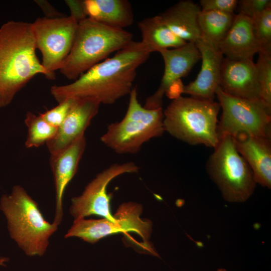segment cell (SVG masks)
Returning <instances> with one entry per match:
<instances>
[{"instance_id": "obj_4", "label": "cell", "mask_w": 271, "mask_h": 271, "mask_svg": "<svg viewBox=\"0 0 271 271\" xmlns=\"http://www.w3.org/2000/svg\"><path fill=\"white\" fill-rule=\"evenodd\" d=\"M132 38V34L124 29L86 18L78 22L72 48L59 70L67 79L74 81L111 53L124 48Z\"/></svg>"}, {"instance_id": "obj_15", "label": "cell", "mask_w": 271, "mask_h": 271, "mask_svg": "<svg viewBox=\"0 0 271 271\" xmlns=\"http://www.w3.org/2000/svg\"><path fill=\"white\" fill-rule=\"evenodd\" d=\"M86 146L85 136L62 151L50 155V165L55 187V209L53 223L59 226L63 217L65 190L75 175Z\"/></svg>"}, {"instance_id": "obj_12", "label": "cell", "mask_w": 271, "mask_h": 271, "mask_svg": "<svg viewBox=\"0 0 271 271\" xmlns=\"http://www.w3.org/2000/svg\"><path fill=\"white\" fill-rule=\"evenodd\" d=\"M164 62V72L157 90L146 100L144 107L149 109L162 108L163 98L174 82L187 75L201 59L195 43L188 42L177 48L168 49L159 52Z\"/></svg>"}, {"instance_id": "obj_31", "label": "cell", "mask_w": 271, "mask_h": 271, "mask_svg": "<svg viewBox=\"0 0 271 271\" xmlns=\"http://www.w3.org/2000/svg\"><path fill=\"white\" fill-rule=\"evenodd\" d=\"M184 87V85L181 79H179L170 85L166 91L165 95L173 100L176 99L181 96Z\"/></svg>"}, {"instance_id": "obj_16", "label": "cell", "mask_w": 271, "mask_h": 271, "mask_svg": "<svg viewBox=\"0 0 271 271\" xmlns=\"http://www.w3.org/2000/svg\"><path fill=\"white\" fill-rule=\"evenodd\" d=\"M195 45L201 55V68L196 79L184 85L183 93L199 99L214 100L216 91L219 86L223 55L219 50L200 40Z\"/></svg>"}, {"instance_id": "obj_18", "label": "cell", "mask_w": 271, "mask_h": 271, "mask_svg": "<svg viewBox=\"0 0 271 271\" xmlns=\"http://www.w3.org/2000/svg\"><path fill=\"white\" fill-rule=\"evenodd\" d=\"M260 50L252 20L240 13L235 15L230 29L219 45L220 52L228 59L240 60L253 58Z\"/></svg>"}, {"instance_id": "obj_5", "label": "cell", "mask_w": 271, "mask_h": 271, "mask_svg": "<svg viewBox=\"0 0 271 271\" xmlns=\"http://www.w3.org/2000/svg\"><path fill=\"white\" fill-rule=\"evenodd\" d=\"M220 108L214 100L180 96L163 110L165 131L188 144L214 148L219 140L217 127Z\"/></svg>"}, {"instance_id": "obj_20", "label": "cell", "mask_w": 271, "mask_h": 271, "mask_svg": "<svg viewBox=\"0 0 271 271\" xmlns=\"http://www.w3.org/2000/svg\"><path fill=\"white\" fill-rule=\"evenodd\" d=\"M87 18L105 25L117 28L131 26L134 15L127 0H83Z\"/></svg>"}, {"instance_id": "obj_23", "label": "cell", "mask_w": 271, "mask_h": 271, "mask_svg": "<svg viewBox=\"0 0 271 271\" xmlns=\"http://www.w3.org/2000/svg\"><path fill=\"white\" fill-rule=\"evenodd\" d=\"M28 134L25 143L27 148H38L46 144L56 134L58 128L52 126L39 115L28 111L25 118Z\"/></svg>"}, {"instance_id": "obj_26", "label": "cell", "mask_w": 271, "mask_h": 271, "mask_svg": "<svg viewBox=\"0 0 271 271\" xmlns=\"http://www.w3.org/2000/svg\"><path fill=\"white\" fill-rule=\"evenodd\" d=\"M74 102L69 98L60 102L55 107L40 114L42 118L49 124L58 128L68 114Z\"/></svg>"}, {"instance_id": "obj_6", "label": "cell", "mask_w": 271, "mask_h": 271, "mask_svg": "<svg viewBox=\"0 0 271 271\" xmlns=\"http://www.w3.org/2000/svg\"><path fill=\"white\" fill-rule=\"evenodd\" d=\"M162 108L149 109L139 103L137 90L133 87L125 116L111 123L100 137L102 143L118 154H136L151 139L165 132Z\"/></svg>"}, {"instance_id": "obj_24", "label": "cell", "mask_w": 271, "mask_h": 271, "mask_svg": "<svg viewBox=\"0 0 271 271\" xmlns=\"http://www.w3.org/2000/svg\"><path fill=\"white\" fill-rule=\"evenodd\" d=\"M255 63L260 99L271 111V53L259 52Z\"/></svg>"}, {"instance_id": "obj_10", "label": "cell", "mask_w": 271, "mask_h": 271, "mask_svg": "<svg viewBox=\"0 0 271 271\" xmlns=\"http://www.w3.org/2000/svg\"><path fill=\"white\" fill-rule=\"evenodd\" d=\"M142 212L141 204L133 202L123 203L113 215L115 221L105 218H82L74 220L65 238L78 237L93 244L110 234L132 232L140 235L144 243L148 244L152 231V223L149 220L141 218Z\"/></svg>"}, {"instance_id": "obj_33", "label": "cell", "mask_w": 271, "mask_h": 271, "mask_svg": "<svg viewBox=\"0 0 271 271\" xmlns=\"http://www.w3.org/2000/svg\"><path fill=\"white\" fill-rule=\"evenodd\" d=\"M216 271H228L227 269L223 268H218Z\"/></svg>"}, {"instance_id": "obj_25", "label": "cell", "mask_w": 271, "mask_h": 271, "mask_svg": "<svg viewBox=\"0 0 271 271\" xmlns=\"http://www.w3.org/2000/svg\"><path fill=\"white\" fill-rule=\"evenodd\" d=\"M251 20L259 52L271 53V5Z\"/></svg>"}, {"instance_id": "obj_28", "label": "cell", "mask_w": 271, "mask_h": 271, "mask_svg": "<svg viewBox=\"0 0 271 271\" xmlns=\"http://www.w3.org/2000/svg\"><path fill=\"white\" fill-rule=\"evenodd\" d=\"M236 0H201L202 11H215L227 13H233L236 8Z\"/></svg>"}, {"instance_id": "obj_8", "label": "cell", "mask_w": 271, "mask_h": 271, "mask_svg": "<svg viewBox=\"0 0 271 271\" xmlns=\"http://www.w3.org/2000/svg\"><path fill=\"white\" fill-rule=\"evenodd\" d=\"M222 108L217 131L234 137L239 133L271 138V111L260 100L228 95L219 86L215 93Z\"/></svg>"}, {"instance_id": "obj_32", "label": "cell", "mask_w": 271, "mask_h": 271, "mask_svg": "<svg viewBox=\"0 0 271 271\" xmlns=\"http://www.w3.org/2000/svg\"><path fill=\"white\" fill-rule=\"evenodd\" d=\"M10 258L6 256H0V266H6V263L9 262Z\"/></svg>"}, {"instance_id": "obj_3", "label": "cell", "mask_w": 271, "mask_h": 271, "mask_svg": "<svg viewBox=\"0 0 271 271\" xmlns=\"http://www.w3.org/2000/svg\"><path fill=\"white\" fill-rule=\"evenodd\" d=\"M10 237L29 256H42L49 244L50 237L58 226L46 220L38 203L20 185H15L10 194L0 199Z\"/></svg>"}, {"instance_id": "obj_30", "label": "cell", "mask_w": 271, "mask_h": 271, "mask_svg": "<svg viewBox=\"0 0 271 271\" xmlns=\"http://www.w3.org/2000/svg\"><path fill=\"white\" fill-rule=\"evenodd\" d=\"M35 2L43 11L46 17L57 18L64 16L47 1H35Z\"/></svg>"}, {"instance_id": "obj_21", "label": "cell", "mask_w": 271, "mask_h": 271, "mask_svg": "<svg viewBox=\"0 0 271 271\" xmlns=\"http://www.w3.org/2000/svg\"><path fill=\"white\" fill-rule=\"evenodd\" d=\"M138 26L142 34L141 42L151 53L179 48L187 43L172 33L158 15L143 19Z\"/></svg>"}, {"instance_id": "obj_1", "label": "cell", "mask_w": 271, "mask_h": 271, "mask_svg": "<svg viewBox=\"0 0 271 271\" xmlns=\"http://www.w3.org/2000/svg\"><path fill=\"white\" fill-rule=\"evenodd\" d=\"M150 51L140 42L132 41L112 57L96 64L74 82L53 85L50 92L59 103L69 98H87L100 104H112L129 95L138 68Z\"/></svg>"}, {"instance_id": "obj_2", "label": "cell", "mask_w": 271, "mask_h": 271, "mask_svg": "<svg viewBox=\"0 0 271 271\" xmlns=\"http://www.w3.org/2000/svg\"><path fill=\"white\" fill-rule=\"evenodd\" d=\"M36 49L32 23L10 21L0 27V108L34 77L46 75Z\"/></svg>"}, {"instance_id": "obj_29", "label": "cell", "mask_w": 271, "mask_h": 271, "mask_svg": "<svg viewBox=\"0 0 271 271\" xmlns=\"http://www.w3.org/2000/svg\"><path fill=\"white\" fill-rule=\"evenodd\" d=\"M70 11V15L78 22L87 18L83 0H69L65 1Z\"/></svg>"}, {"instance_id": "obj_17", "label": "cell", "mask_w": 271, "mask_h": 271, "mask_svg": "<svg viewBox=\"0 0 271 271\" xmlns=\"http://www.w3.org/2000/svg\"><path fill=\"white\" fill-rule=\"evenodd\" d=\"M235 148L251 168L256 183L271 187V138L239 133L232 137Z\"/></svg>"}, {"instance_id": "obj_7", "label": "cell", "mask_w": 271, "mask_h": 271, "mask_svg": "<svg viewBox=\"0 0 271 271\" xmlns=\"http://www.w3.org/2000/svg\"><path fill=\"white\" fill-rule=\"evenodd\" d=\"M214 149L206 163L210 178L226 201H246L252 195L256 183L251 168L237 151L232 137L221 135Z\"/></svg>"}, {"instance_id": "obj_14", "label": "cell", "mask_w": 271, "mask_h": 271, "mask_svg": "<svg viewBox=\"0 0 271 271\" xmlns=\"http://www.w3.org/2000/svg\"><path fill=\"white\" fill-rule=\"evenodd\" d=\"M219 87L232 96L260 100L255 63L253 58L231 60L224 58L220 69Z\"/></svg>"}, {"instance_id": "obj_11", "label": "cell", "mask_w": 271, "mask_h": 271, "mask_svg": "<svg viewBox=\"0 0 271 271\" xmlns=\"http://www.w3.org/2000/svg\"><path fill=\"white\" fill-rule=\"evenodd\" d=\"M140 168L134 162L114 163L99 173L85 187L83 192L71 199L69 212L74 220L96 215L111 221L115 218L110 213V200L111 194H108L107 187L116 177L125 173L138 172Z\"/></svg>"}, {"instance_id": "obj_13", "label": "cell", "mask_w": 271, "mask_h": 271, "mask_svg": "<svg viewBox=\"0 0 271 271\" xmlns=\"http://www.w3.org/2000/svg\"><path fill=\"white\" fill-rule=\"evenodd\" d=\"M73 99V98H72ZM101 104L87 98H75L72 107L55 136L46 144L50 155L65 149L84 136Z\"/></svg>"}, {"instance_id": "obj_9", "label": "cell", "mask_w": 271, "mask_h": 271, "mask_svg": "<svg viewBox=\"0 0 271 271\" xmlns=\"http://www.w3.org/2000/svg\"><path fill=\"white\" fill-rule=\"evenodd\" d=\"M78 21L71 16L57 18L39 17L32 23L36 47L42 55V65L47 79L55 78L70 53Z\"/></svg>"}, {"instance_id": "obj_19", "label": "cell", "mask_w": 271, "mask_h": 271, "mask_svg": "<svg viewBox=\"0 0 271 271\" xmlns=\"http://www.w3.org/2000/svg\"><path fill=\"white\" fill-rule=\"evenodd\" d=\"M200 7L190 0H182L158 15L162 22L176 36L187 43L200 40L198 24Z\"/></svg>"}, {"instance_id": "obj_27", "label": "cell", "mask_w": 271, "mask_h": 271, "mask_svg": "<svg viewBox=\"0 0 271 271\" xmlns=\"http://www.w3.org/2000/svg\"><path fill=\"white\" fill-rule=\"evenodd\" d=\"M270 0H241L238 1L239 13L253 19L269 6Z\"/></svg>"}, {"instance_id": "obj_22", "label": "cell", "mask_w": 271, "mask_h": 271, "mask_svg": "<svg viewBox=\"0 0 271 271\" xmlns=\"http://www.w3.org/2000/svg\"><path fill=\"white\" fill-rule=\"evenodd\" d=\"M235 14L201 11L198 17L200 40L219 50L220 43L230 29Z\"/></svg>"}]
</instances>
